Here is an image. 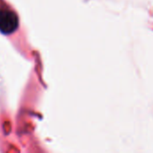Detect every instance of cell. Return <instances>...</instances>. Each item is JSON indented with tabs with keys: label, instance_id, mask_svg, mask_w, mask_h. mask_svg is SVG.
<instances>
[{
	"label": "cell",
	"instance_id": "6da1fadb",
	"mask_svg": "<svg viewBox=\"0 0 153 153\" xmlns=\"http://www.w3.org/2000/svg\"><path fill=\"white\" fill-rule=\"evenodd\" d=\"M18 17L11 10H0V31L10 34L18 28Z\"/></svg>",
	"mask_w": 153,
	"mask_h": 153
}]
</instances>
